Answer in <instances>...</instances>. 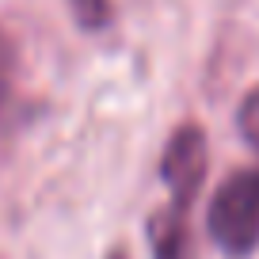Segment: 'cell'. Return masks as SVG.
<instances>
[{
    "label": "cell",
    "instance_id": "obj_1",
    "mask_svg": "<svg viewBox=\"0 0 259 259\" xmlns=\"http://www.w3.org/2000/svg\"><path fill=\"white\" fill-rule=\"evenodd\" d=\"M206 225L229 259H244L259 248V168H240L218 187Z\"/></svg>",
    "mask_w": 259,
    "mask_h": 259
},
{
    "label": "cell",
    "instance_id": "obj_2",
    "mask_svg": "<svg viewBox=\"0 0 259 259\" xmlns=\"http://www.w3.org/2000/svg\"><path fill=\"white\" fill-rule=\"evenodd\" d=\"M160 179L168 187L171 210L191 213L194 194H198V187L206 179V134H202V126L183 122L168 138L164 156H160Z\"/></svg>",
    "mask_w": 259,
    "mask_h": 259
},
{
    "label": "cell",
    "instance_id": "obj_3",
    "mask_svg": "<svg viewBox=\"0 0 259 259\" xmlns=\"http://www.w3.org/2000/svg\"><path fill=\"white\" fill-rule=\"evenodd\" d=\"M149 251L153 259H191V229L187 213L179 210H156L149 218Z\"/></svg>",
    "mask_w": 259,
    "mask_h": 259
},
{
    "label": "cell",
    "instance_id": "obj_4",
    "mask_svg": "<svg viewBox=\"0 0 259 259\" xmlns=\"http://www.w3.org/2000/svg\"><path fill=\"white\" fill-rule=\"evenodd\" d=\"M236 130H240V138L259 153V88H251L248 96L240 99V111H236Z\"/></svg>",
    "mask_w": 259,
    "mask_h": 259
},
{
    "label": "cell",
    "instance_id": "obj_5",
    "mask_svg": "<svg viewBox=\"0 0 259 259\" xmlns=\"http://www.w3.org/2000/svg\"><path fill=\"white\" fill-rule=\"evenodd\" d=\"M69 8L84 31H103L111 23V0H69Z\"/></svg>",
    "mask_w": 259,
    "mask_h": 259
},
{
    "label": "cell",
    "instance_id": "obj_6",
    "mask_svg": "<svg viewBox=\"0 0 259 259\" xmlns=\"http://www.w3.org/2000/svg\"><path fill=\"white\" fill-rule=\"evenodd\" d=\"M107 259H130V255H122V251H114V255H107Z\"/></svg>",
    "mask_w": 259,
    "mask_h": 259
}]
</instances>
